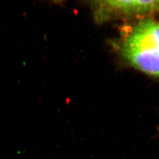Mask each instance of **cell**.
Listing matches in <instances>:
<instances>
[{"instance_id":"cell-1","label":"cell","mask_w":159,"mask_h":159,"mask_svg":"<svg viewBox=\"0 0 159 159\" xmlns=\"http://www.w3.org/2000/svg\"><path fill=\"white\" fill-rule=\"evenodd\" d=\"M121 52L133 67L159 77V21L144 20L137 23L122 41Z\"/></svg>"},{"instance_id":"cell-2","label":"cell","mask_w":159,"mask_h":159,"mask_svg":"<svg viewBox=\"0 0 159 159\" xmlns=\"http://www.w3.org/2000/svg\"><path fill=\"white\" fill-rule=\"evenodd\" d=\"M104 6L121 13L146 14L159 10V0H101Z\"/></svg>"},{"instance_id":"cell-3","label":"cell","mask_w":159,"mask_h":159,"mask_svg":"<svg viewBox=\"0 0 159 159\" xmlns=\"http://www.w3.org/2000/svg\"><path fill=\"white\" fill-rule=\"evenodd\" d=\"M54 1H61V0H54Z\"/></svg>"}]
</instances>
